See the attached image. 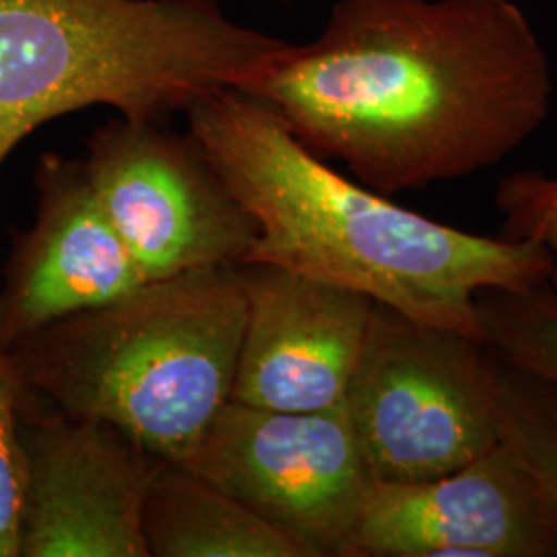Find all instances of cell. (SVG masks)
Returning a JSON list of instances; mask_svg holds the SVG:
<instances>
[{
    "mask_svg": "<svg viewBox=\"0 0 557 557\" xmlns=\"http://www.w3.org/2000/svg\"><path fill=\"white\" fill-rule=\"evenodd\" d=\"M244 91L391 197L508 160L549 116L554 75L515 0H338Z\"/></svg>",
    "mask_w": 557,
    "mask_h": 557,
    "instance_id": "1",
    "label": "cell"
},
{
    "mask_svg": "<svg viewBox=\"0 0 557 557\" xmlns=\"http://www.w3.org/2000/svg\"><path fill=\"white\" fill-rule=\"evenodd\" d=\"M186 112L188 133L257 221L244 262L283 264L475 338L479 292L552 283L554 260L537 242L462 232L341 176L246 91L225 87Z\"/></svg>",
    "mask_w": 557,
    "mask_h": 557,
    "instance_id": "2",
    "label": "cell"
},
{
    "mask_svg": "<svg viewBox=\"0 0 557 557\" xmlns=\"http://www.w3.org/2000/svg\"><path fill=\"white\" fill-rule=\"evenodd\" d=\"M246 298L236 267L147 281L7 349L23 397L186 465L232 400Z\"/></svg>",
    "mask_w": 557,
    "mask_h": 557,
    "instance_id": "3",
    "label": "cell"
},
{
    "mask_svg": "<svg viewBox=\"0 0 557 557\" xmlns=\"http://www.w3.org/2000/svg\"><path fill=\"white\" fill-rule=\"evenodd\" d=\"M285 44L213 0H0V163L44 122L89 106L160 120L244 91Z\"/></svg>",
    "mask_w": 557,
    "mask_h": 557,
    "instance_id": "4",
    "label": "cell"
},
{
    "mask_svg": "<svg viewBox=\"0 0 557 557\" xmlns=\"http://www.w3.org/2000/svg\"><path fill=\"white\" fill-rule=\"evenodd\" d=\"M343 405L384 483L442 478L498 444L487 345L379 301Z\"/></svg>",
    "mask_w": 557,
    "mask_h": 557,
    "instance_id": "5",
    "label": "cell"
},
{
    "mask_svg": "<svg viewBox=\"0 0 557 557\" xmlns=\"http://www.w3.org/2000/svg\"><path fill=\"white\" fill-rule=\"evenodd\" d=\"M184 467L250 508L299 557H356L376 479L345 405L273 411L230 400Z\"/></svg>",
    "mask_w": 557,
    "mask_h": 557,
    "instance_id": "6",
    "label": "cell"
},
{
    "mask_svg": "<svg viewBox=\"0 0 557 557\" xmlns=\"http://www.w3.org/2000/svg\"><path fill=\"white\" fill-rule=\"evenodd\" d=\"M83 165L103 215L147 281L248 259L257 221L193 133L122 116L91 137Z\"/></svg>",
    "mask_w": 557,
    "mask_h": 557,
    "instance_id": "7",
    "label": "cell"
},
{
    "mask_svg": "<svg viewBox=\"0 0 557 557\" xmlns=\"http://www.w3.org/2000/svg\"><path fill=\"white\" fill-rule=\"evenodd\" d=\"M20 557H149L145 504L161 467L119 428L21 395Z\"/></svg>",
    "mask_w": 557,
    "mask_h": 557,
    "instance_id": "8",
    "label": "cell"
},
{
    "mask_svg": "<svg viewBox=\"0 0 557 557\" xmlns=\"http://www.w3.org/2000/svg\"><path fill=\"white\" fill-rule=\"evenodd\" d=\"M246 322L232 400L273 411L345 403L376 301L275 262H242Z\"/></svg>",
    "mask_w": 557,
    "mask_h": 557,
    "instance_id": "9",
    "label": "cell"
},
{
    "mask_svg": "<svg viewBox=\"0 0 557 557\" xmlns=\"http://www.w3.org/2000/svg\"><path fill=\"white\" fill-rule=\"evenodd\" d=\"M356 557H557V506L496 444L442 478L374 481Z\"/></svg>",
    "mask_w": 557,
    "mask_h": 557,
    "instance_id": "10",
    "label": "cell"
},
{
    "mask_svg": "<svg viewBox=\"0 0 557 557\" xmlns=\"http://www.w3.org/2000/svg\"><path fill=\"white\" fill-rule=\"evenodd\" d=\"M34 223L0 269V347L110 304L147 277L103 215L83 160L48 153L36 170Z\"/></svg>",
    "mask_w": 557,
    "mask_h": 557,
    "instance_id": "11",
    "label": "cell"
},
{
    "mask_svg": "<svg viewBox=\"0 0 557 557\" xmlns=\"http://www.w3.org/2000/svg\"><path fill=\"white\" fill-rule=\"evenodd\" d=\"M143 533L149 557H299L250 508L178 462L153 481Z\"/></svg>",
    "mask_w": 557,
    "mask_h": 557,
    "instance_id": "12",
    "label": "cell"
},
{
    "mask_svg": "<svg viewBox=\"0 0 557 557\" xmlns=\"http://www.w3.org/2000/svg\"><path fill=\"white\" fill-rule=\"evenodd\" d=\"M498 444L557 506V384L490 351Z\"/></svg>",
    "mask_w": 557,
    "mask_h": 557,
    "instance_id": "13",
    "label": "cell"
},
{
    "mask_svg": "<svg viewBox=\"0 0 557 557\" xmlns=\"http://www.w3.org/2000/svg\"><path fill=\"white\" fill-rule=\"evenodd\" d=\"M481 338L498 358L557 384V289H483L478 296Z\"/></svg>",
    "mask_w": 557,
    "mask_h": 557,
    "instance_id": "14",
    "label": "cell"
},
{
    "mask_svg": "<svg viewBox=\"0 0 557 557\" xmlns=\"http://www.w3.org/2000/svg\"><path fill=\"white\" fill-rule=\"evenodd\" d=\"M21 382L0 347V557H20V522L25 490L21 444Z\"/></svg>",
    "mask_w": 557,
    "mask_h": 557,
    "instance_id": "15",
    "label": "cell"
},
{
    "mask_svg": "<svg viewBox=\"0 0 557 557\" xmlns=\"http://www.w3.org/2000/svg\"><path fill=\"white\" fill-rule=\"evenodd\" d=\"M496 209L502 236L541 244L554 260L552 285L557 287V176L517 172L499 182Z\"/></svg>",
    "mask_w": 557,
    "mask_h": 557,
    "instance_id": "16",
    "label": "cell"
},
{
    "mask_svg": "<svg viewBox=\"0 0 557 557\" xmlns=\"http://www.w3.org/2000/svg\"><path fill=\"white\" fill-rule=\"evenodd\" d=\"M556 289H557V287H556Z\"/></svg>",
    "mask_w": 557,
    "mask_h": 557,
    "instance_id": "17",
    "label": "cell"
}]
</instances>
